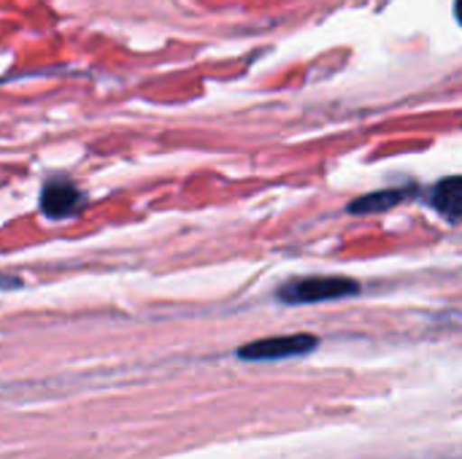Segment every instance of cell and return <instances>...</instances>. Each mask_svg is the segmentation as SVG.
I'll use <instances>...</instances> for the list:
<instances>
[{
	"mask_svg": "<svg viewBox=\"0 0 462 459\" xmlns=\"http://www.w3.org/2000/svg\"><path fill=\"white\" fill-rule=\"evenodd\" d=\"M360 284L344 276H309V279H292L279 289V300L287 306H303V303H322V300H338L357 295Z\"/></svg>",
	"mask_w": 462,
	"mask_h": 459,
	"instance_id": "obj_1",
	"label": "cell"
},
{
	"mask_svg": "<svg viewBox=\"0 0 462 459\" xmlns=\"http://www.w3.org/2000/svg\"><path fill=\"white\" fill-rule=\"evenodd\" d=\"M319 341L309 333H298V335H279V338H265V341H254L241 346V357L244 360H282V357H298V354H309Z\"/></svg>",
	"mask_w": 462,
	"mask_h": 459,
	"instance_id": "obj_2",
	"label": "cell"
},
{
	"mask_svg": "<svg viewBox=\"0 0 462 459\" xmlns=\"http://www.w3.org/2000/svg\"><path fill=\"white\" fill-rule=\"evenodd\" d=\"M81 208H84V195L73 181H68V179L46 181V187L41 192V211L49 219H65V216L79 214Z\"/></svg>",
	"mask_w": 462,
	"mask_h": 459,
	"instance_id": "obj_3",
	"label": "cell"
},
{
	"mask_svg": "<svg viewBox=\"0 0 462 459\" xmlns=\"http://www.w3.org/2000/svg\"><path fill=\"white\" fill-rule=\"evenodd\" d=\"M414 195V187H406V189H382V192H371V195H363L360 200H355L349 206L352 214H374V211H387L393 206H401L406 203L409 197Z\"/></svg>",
	"mask_w": 462,
	"mask_h": 459,
	"instance_id": "obj_4",
	"label": "cell"
},
{
	"mask_svg": "<svg viewBox=\"0 0 462 459\" xmlns=\"http://www.w3.org/2000/svg\"><path fill=\"white\" fill-rule=\"evenodd\" d=\"M460 203H462V179L460 176H449L444 181H439L433 187V206L436 211H441L449 222L460 219Z\"/></svg>",
	"mask_w": 462,
	"mask_h": 459,
	"instance_id": "obj_5",
	"label": "cell"
}]
</instances>
